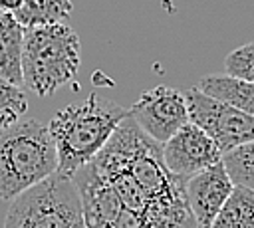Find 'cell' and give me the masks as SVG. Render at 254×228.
Segmentation results:
<instances>
[{
  "label": "cell",
  "instance_id": "2",
  "mask_svg": "<svg viewBox=\"0 0 254 228\" xmlns=\"http://www.w3.org/2000/svg\"><path fill=\"white\" fill-rule=\"evenodd\" d=\"M127 115L129 109L97 93L60 109L48 123L58 153L56 174L71 178L83 165L93 161Z\"/></svg>",
  "mask_w": 254,
  "mask_h": 228
},
{
  "label": "cell",
  "instance_id": "15",
  "mask_svg": "<svg viewBox=\"0 0 254 228\" xmlns=\"http://www.w3.org/2000/svg\"><path fill=\"white\" fill-rule=\"evenodd\" d=\"M28 111V97L20 85L0 77V129L16 123Z\"/></svg>",
  "mask_w": 254,
  "mask_h": 228
},
{
  "label": "cell",
  "instance_id": "12",
  "mask_svg": "<svg viewBox=\"0 0 254 228\" xmlns=\"http://www.w3.org/2000/svg\"><path fill=\"white\" fill-rule=\"evenodd\" d=\"M210 228H254V190L234 184Z\"/></svg>",
  "mask_w": 254,
  "mask_h": 228
},
{
  "label": "cell",
  "instance_id": "14",
  "mask_svg": "<svg viewBox=\"0 0 254 228\" xmlns=\"http://www.w3.org/2000/svg\"><path fill=\"white\" fill-rule=\"evenodd\" d=\"M220 161L234 184H242L254 190V141L226 151Z\"/></svg>",
  "mask_w": 254,
  "mask_h": 228
},
{
  "label": "cell",
  "instance_id": "9",
  "mask_svg": "<svg viewBox=\"0 0 254 228\" xmlns=\"http://www.w3.org/2000/svg\"><path fill=\"white\" fill-rule=\"evenodd\" d=\"M234 182L226 172L222 161L194 172L185 180L187 204L198 224V228H210L218 210L232 192Z\"/></svg>",
  "mask_w": 254,
  "mask_h": 228
},
{
  "label": "cell",
  "instance_id": "8",
  "mask_svg": "<svg viewBox=\"0 0 254 228\" xmlns=\"http://www.w3.org/2000/svg\"><path fill=\"white\" fill-rule=\"evenodd\" d=\"M161 149L169 171L185 180L222 159V153L210 135L192 121L185 123L171 139L161 145Z\"/></svg>",
  "mask_w": 254,
  "mask_h": 228
},
{
  "label": "cell",
  "instance_id": "11",
  "mask_svg": "<svg viewBox=\"0 0 254 228\" xmlns=\"http://www.w3.org/2000/svg\"><path fill=\"white\" fill-rule=\"evenodd\" d=\"M196 87L220 101H226L254 115V81L240 79L228 73H212V75H202Z\"/></svg>",
  "mask_w": 254,
  "mask_h": 228
},
{
  "label": "cell",
  "instance_id": "16",
  "mask_svg": "<svg viewBox=\"0 0 254 228\" xmlns=\"http://www.w3.org/2000/svg\"><path fill=\"white\" fill-rule=\"evenodd\" d=\"M224 69L228 75L254 81V42L238 46L224 57Z\"/></svg>",
  "mask_w": 254,
  "mask_h": 228
},
{
  "label": "cell",
  "instance_id": "1",
  "mask_svg": "<svg viewBox=\"0 0 254 228\" xmlns=\"http://www.w3.org/2000/svg\"><path fill=\"white\" fill-rule=\"evenodd\" d=\"M71 178L87 228H198L185 178L169 171L161 143L131 115Z\"/></svg>",
  "mask_w": 254,
  "mask_h": 228
},
{
  "label": "cell",
  "instance_id": "4",
  "mask_svg": "<svg viewBox=\"0 0 254 228\" xmlns=\"http://www.w3.org/2000/svg\"><path fill=\"white\" fill-rule=\"evenodd\" d=\"M81 63L75 30L64 22L24 30L22 81L38 97H48L71 81Z\"/></svg>",
  "mask_w": 254,
  "mask_h": 228
},
{
  "label": "cell",
  "instance_id": "17",
  "mask_svg": "<svg viewBox=\"0 0 254 228\" xmlns=\"http://www.w3.org/2000/svg\"><path fill=\"white\" fill-rule=\"evenodd\" d=\"M24 4V0H0V12H16L20 6Z\"/></svg>",
  "mask_w": 254,
  "mask_h": 228
},
{
  "label": "cell",
  "instance_id": "5",
  "mask_svg": "<svg viewBox=\"0 0 254 228\" xmlns=\"http://www.w3.org/2000/svg\"><path fill=\"white\" fill-rule=\"evenodd\" d=\"M4 228H87L75 182L52 174L28 188L12 200Z\"/></svg>",
  "mask_w": 254,
  "mask_h": 228
},
{
  "label": "cell",
  "instance_id": "7",
  "mask_svg": "<svg viewBox=\"0 0 254 228\" xmlns=\"http://www.w3.org/2000/svg\"><path fill=\"white\" fill-rule=\"evenodd\" d=\"M129 115L151 139L161 145L190 121L185 91L169 85L145 89L131 105Z\"/></svg>",
  "mask_w": 254,
  "mask_h": 228
},
{
  "label": "cell",
  "instance_id": "6",
  "mask_svg": "<svg viewBox=\"0 0 254 228\" xmlns=\"http://www.w3.org/2000/svg\"><path fill=\"white\" fill-rule=\"evenodd\" d=\"M185 99L190 121L210 135L222 155L254 141V115L200 91L196 85L185 91Z\"/></svg>",
  "mask_w": 254,
  "mask_h": 228
},
{
  "label": "cell",
  "instance_id": "10",
  "mask_svg": "<svg viewBox=\"0 0 254 228\" xmlns=\"http://www.w3.org/2000/svg\"><path fill=\"white\" fill-rule=\"evenodd\" d=\"M24 26L10 14L0 12V77L22 85V44Z\"/></svg>",
  "mask_w": 254,
  "mask_h": 228
},
{
  "label": "cell",
  "instance_id": "3",
  "mask_svg": "<svg viewBox=\"0 0 254 228\" xmlns=\"http://www.w3.org/2000/svg\"><path fill=\"white\" fill-rule=\"evenodd\" d=\"M58 153L48 125L22 117L0 129V198L14 200L56 174Z\"/></svg>",
  "mask_w": 254,
  "mask_h": 228
},
{
  "label": "cell",
  "instance_id": "13",
  "mask_svg": "<svg viewBox=\"0 0 254 228\" xmlns=\"http://www.w3.org/2000/svg\"><path fill=\"white\" fill-rule=\"evenodd\" d=\"M73 12L71 0H24V4L12 12V16L24 26H46L56 22H65Z\"/></svg>",
  "mask_w": 254,
  "mask_h": 228
}]
</instances>
